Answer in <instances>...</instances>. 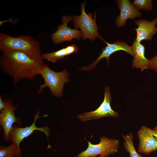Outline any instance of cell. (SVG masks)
Instances as JSON below:
<instances>
[{
    "label": "cell",
    "mask_w": 157,
    "mask_h": 157,
    "mask_svg": "<svg viewBox=\"0 0 157 157\" xmlns=\"http://www.w3.org/2000/svg\"><path fill=\"white\" fill-rule=\"evenodd\" d=\"M43 63L17 51L3 53L0 57L1 69L12 78L15 87L22 80L34 79L39 74Z\"/></svg>",
    "instance_id": "cell-1"
},
{
    "label": "cell",
    "mask_w": 157,
    "mask_h": 157,
    "mask_svg": "<svg viewBox=\"0 0 157 157\" xmlns=\"http://www.w3.org/2000/svg\"><path fill=\"white\" fill-rule=\"evenodd\" d=\"M40 46L38 40L28 35L14 37L0 33V50L2 53L12 51H18L35 60L43 62Z\"/></svg>",
    "instance_id": "cell-2"
},
{
    "label": "cell",
    "mask_w": 157,
    "mask_h": 157,
    "mask_svg": "<svg viewBox=\"0 0 157 157\" xmlns=\"http://www.w3.org/2000/svg\"><path fill=\"white\" fill-rule=\"evenodd\" d=\"M39 75L42 77L44 83L40 86L38 90V94L41 93L44 88L48 87L54 97L60 98L63 96L64 85L69 80V74L67 69L56 72L44 63Z\"/></svg>",
    "instance_id": "cell-3"
},
{
    "label": "cell",
    "mask_w": 157,
    "mask_h": 157,
    "mask_svg": "<svg viewBox=\"0 0 157 157\" xmlns=\"http://www.w3.org/2000/svg\"><path fill=\"white\" fill-rule=\"evenodd\" d=\"M86 2L84 1L81 4V14L80 15H75L72 17V20L75 29H80L82 33L83 40L89 39L92 42L96 38L105 40L98 32L99 27L96 21V13H94V17L91 13L87 14L85 10Z\"/></svg>",
    "instance_id": "cell-4"
},
{
    "label": "cell",
    "mask_w": 157,
    "mask_h": 157,
    "mask_svg": "<svg viewBox=\"0 0 157 157\" xmlns=\"http://www.w3.org/2000/svg\"><path fill=\"white\" fill-rule=\"evenodd\" d=\"M40 110L34 116V119L32 124L29 126L24 127L18 126L14 124L9 133V140L12 142L13 144L17 149L19 152L21 154L20 144L23 140L31 135L34 131H38L45 134L47 137L48 145V148H52L49 142V137L50 134V129L48 126L41 127L36 126L35 123L37 120L40 117H46L47 115L40 116Z\"/></svg>",
    "instance_id": "cell-5"
},
{
    "label": "cell",
    "mask_w": 157,
    "mask_h": 157,
    "mask_svg": "<svg viewBox=\"0 0 157 157\" xmlns=\"http://www.w3.org/2000/svg\"><path fill=\"white\" fill-rule=\"evenodd\" d=\"M100 141L97 144H93L88 141V147L85 150L78 154L76 157H109L116 153L119 146V141L105 136L100 138Z\"/></svg>",
    "instance_id": "cell-6"
},
{
    "label": "cell",
    "mask_w": 157,
    "mask_h": 157,
    "mask_svg": "<svg viewBox=\"0 0 157 157\" xmlns=\"http://www.w3.org/2000/svg\"><path fill=\"white\" fill-rule=\"evenodd\" d=\"M104 93V97L103 101L97 109L94 111L85 112L77 115V117L80 121L85 122L104 117H119L118 113L113 109L110 105L112 98L109 86H105Z\"/></svg>",
    "instance_id": "cell-7"
},
{
    "label": "cell",
    "mask_w": 157,
    "mask_h": 157,
    "mask_svg": "<svg viewBox=\"0 0 157 157\" xmlns=\"http://www.w3.org/2000/svg\"><path fill=\"white\" fill-rule=\"evenodd\" d=\"M5 106L0 112V124L3 131V135L6 141H9V133L14 124L16 122L18 126L21 127L22 122L21 119L15 116V111L18 105H15L13 100L10 98L4 100Z\"/></svg>",
    "instance_id": "cell-8"
},
{
    "label": "cell",
    "mask_w": 157,
    "mask_h": 157,
    "mask_svg": "<svg viewBox=\"0 0 157 157\" xmlns=\"http://www.w3.org/2000/svg\"><path fill=\"white\" fill-rule=\"evenodd\" d=\"M107 45L103 48L97 58L92 63L86 67L77 69L84 72H88L94 69L97 66L99 62L103 58H106L108 67H109V58L113 53L120 51H124L134 57V55L131 46H130L124 41L117 40L113 43L105 41Z\"/></svg>",
    "instance_id": "cell-9"
},
{
    "label": "cell",
    "mask_w": 157,
    "mask_h": 157,
    "mask_svg": "<svg viewBox=\"0 0 157 157\" xmlns=\"http://www.w3.org/2000/svg\"><path fill=\"white\" fill-rule=\"evenodd\" d=\"M72 19L71 15L63 16L61 19L62 23L58 26L57 30L51 35V39L53 43L57 44L65 41L70 42L74 39L80 40L82 38L80 30L68 26V23Z\"/></svg>",
    "instance_id": "cell-10"
},
{
    "label": "cell",
    "mask_w": 157,
    "mask_h": 157,
    "mask_svg": "<svg viewBox=\"0 0 157 157\" xmlns=\"http://www.w3.org/2000/svg\"><path fill=\"white\" fill-rule=\"evenodd\" d=\"M139 140L138 152L149 155L157 149V141L152 129L145 125L141 126L137 132Z\"/></svg>",
    "instance_id": "cell-11"
},
{
    "label": "cell",
    "mask_w": 157,
    "mask_h": 157,
    "mask_svg": "<svg viewBox=\"0 0 157 157\" xmlns=\"http://www.w3.org/2000/svg\"><path fill=\"white\" fill-rule=\"evenodd\" d=\"M117 5L120 13L116 18L115 23L118 28L124 27L126 21L128 19L132 20L136 18H140L142 13L137 10L129 0H117Z\"/></svg>",
    "instance_id": "cell-12"
},
{
    "label": "cell",
    "mask_w": 157,
    "mask_h": 157,
    "mask_svg": "<svg viewBox=\"0 0 157 157\" xmlns=\"http://www.w3.org/2000/svg\"><path fill=\"white\" fill-rule=\"evenodd\" d=\"M134 23L138 26L135 29L136 33L135 39L139 42L152 41L153 36L157 34V17L151 21L140 19L135 20Z\"/></svg>",
    "instance_id": "cell-13"
},
{
    "label": "cell",
    "mask_w": 157,
    "mask_h": 157,
    "mask_svg": "<svg viewBox=\"0 0 157 157\" xmlns=\"http://www.w3.org/2000/svg\"><path fill=\"white\" fill-rule=\"evenodd\" d=\"M131 47L134 55L132 60V68H139L141 72L149 69V60L145 56L144 46L135 39Z\"/></svg>",
    "instance_id": "cell-14"
},
{
    "label": "cell",
    "mask_w": 157,
    "mask_h": 157,
    "mask_svg": "<svg viewBox=\"0 0 157 157\" xmlns=\"http://www.w3.org/2000/svg\"><path fill=\"white\" fill-rule=\"evenodd\" d=\"M78 50L76 45L72 44L55 51L42 54L41 56L43 60L45 59L49 62L55 63L66 56L77 53Z\"/></svg>",
    "instance_id": "cell-15"
},
{
    "label": "cell",
    "mask_w": 157,
    "mask_h": 157,
    "mask_svg": "<svg viewBox=\"0 0 157 157\" xmlns=\"http://www.w3.org/2000/svg\"><path fill=\"white\" fill-rule=\"evenodd\" d=\"M121 135L124 140L123 147L126 151L129 153L130 157H144L135 150L134 145L133 136L132 132H129L125 135L122 134Z\"/></svg>",
    "instance_id": "cell-16"
},
{
    "label": "cell",
    "mask_w": 157,
    "mask_h": 157,
    "mask_svg": "<svg viewBox=\"0 0 157 157\" xmlns=\"http://www.w3.org/2000/svg\"><path fill=\"white\" fill-rule=\"evenodd\" d=\"M22 157L15 145L12 144L8 146H0V157Z\"/></svg>",
    "instance_id": "cell-17"
},
{
    "label": "cell",
    "mask_w": 157,
    "mask_h": 157,
    "mask_svg": "<svg viewBox=\"0 0 157 157\" xmlns=\"http://www.w3.org/2000/svg\"><path fill=\"white\" fill-rule=\"evenodd\" d=\"M152 0H134L132 4L138 10L143 9L150 12L154 10Z\"/></svg>",
    "instance_id": "cell-18"
},
{
    "label": "cell",
    "mask_w": 157,
    "mask_h": 157,
    "mask_svg": "<svg viewBox=\"0 0 157 157\" xmlns=\"http://www.w3.org/2000/svg\"><path fill=\"white\" fill-rule=\"evenodd\" d=\"M149 69L157 73V54L149 60Z\"/></svg>",
    "instance_id": "cell-19"
},
{
    "label": "cell",
    "mask_w": 157,
    "mask_h": 157,
    "mask_svg": "<svg viewBox=\"0 0 157 157\" xmlns=\"http://www.w3.org/2000/svg\"><path fill=\"white\" fill-rule=\"evenodd\" d=\"M5 106V102L2 98L1 95L0 94V112L4 108Z\"/></svg>",
    "instance_id": "cell-20"
},
{
    "label": "cell",
    "mask_w": 157,
    "mask_h": 157,
    "mask_svg": "<svg viewBox=\"0 0 157 157\" xmlns=\"http://www.w3.org/2000/svg\"><path fill=\"white\" fill-rule=\"evenodd\" d=\"M152 133L157 141V125L152 129Z\"/></svg>",
    "instance_id": "cell-21"
},
{
    "label": "cell",
    "mask_w": 157,
    "mask_h": 157,
    "mask_svg": "<svg viewBox=\"0 0 157 157\" xmlns=\"http://www.w3.org/2000/svg\"><path fill=\"white\" fill-rule=\"evenodd\" d=\"M16 157H19V156H17Z\"/></svg>",
    "instance_id": "cell-22"
},
{
    "label": "cell",
    "mask_w": 157,
    "mask_h": 157,
    "mask_svg": "<svg viewBox=\"0 0 157 157\" xmlns=\"http://www.w3.org/2000/svg\"><path fill=\"white\" fill-rule=\"evenodd\" d=\"M157 157V156H156V157Z\"/></svg>",
    "instance_id": "cell-23"
}]
</instances>
